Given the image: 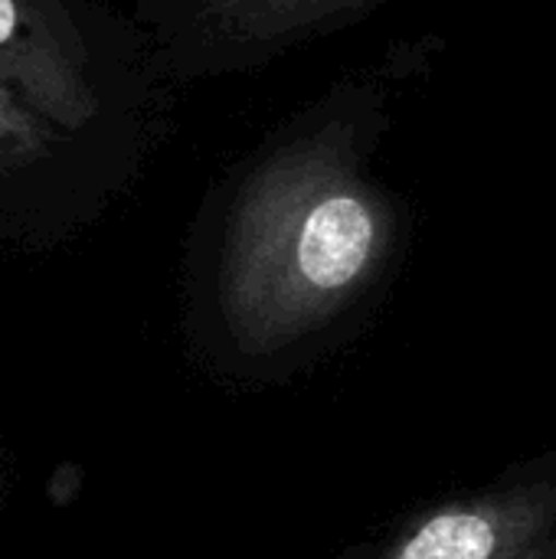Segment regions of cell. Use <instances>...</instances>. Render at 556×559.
Masks as SVG:
<instances>
[{"label": "cell", "mask_w": 556, "mask_h": 559, "mask_svg": "<svg viewBox=\"0 0 556 559\" xmlns=\"http://www.w3.org/2000/svg\"><path fill=\"white\" fill-rule=\"evenodd\" d=\"M439 49V36L387 43L262 131L210 187L203 275L239 350L279 354L315 337L397 269L410 213L380 157Z\"/></svg>", "instance_id": "6da1fadb"}, {"label": "cell", "mask_w": 556, "mask_h": 559, "mask_svg": "<svg viewBox=\"0 0 556 559\" xmlns=\"http://www.w3.org/2000/svg\"><path fill=\"white\" fill-rule=\"evenodd\" d=\"M0 85L66 134L144 154L170 79L144 29L92 0H0Z\"/></svg>", "instance_id": "7a4b0ae2"}, {"label": "cell", "mask_w": 556, "mask_h": 559, "mask_svg": "<svg viewBox=\"0 0 556 559\" xmlns=\"http://www.w3.org/2000/svg\"><path fill=\"white\" fill-rule=\"evenodd\" d=\"M393 0H138V26L170 82L252 75L351 29Z\"/></svg>", "instance_id": "3957f363"}, {"label": "cell", "mask_w": 556, "mask_h": 559, "mask_svg": "<svg viewBox=\"0 0 556 559\" xmlns=\"http://www.w3.org/2000/svg\"><path fill=\"white\" fill-rule=\"evenodd\" d=\"M370 559H556V459L413 514Z\"/></svg>", "instance_id": "277c9868"}, {"label": "cell", "mask_w": 556, "mask_h": 559, "mask_svg": "<svg viewBox=\"0 0 556 559\" xmlns=\"http://www.w3.org/2000/svg\"><path fill=\"white\" fill-rule=\"evenodd\" d=\"M92 151L118 157L125 164H134L141 157V151L75 138L52 128L46 118H39L33 108H26L13 92L0 85V187L16 180H39L52 167H62L66 160Z\"/></svg>", "instance_id": "5b68a950"}]
</instances>
